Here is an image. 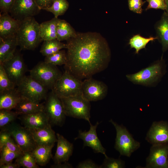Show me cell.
<instances>
[{"mask_svg":"<svg viewBox=\"0 0 168 168\" xmlns=\"http://www.w3.org/2000/svg\"><path fill=\"white\" fill-rule=\"evenodd\" d=\"M65 70L82 80L92 77L108 67L111 54L105 39L96 32H77L67 40Z\"/></svg>","mask_w":168,"mask_h":168,"instance_id":"1","label":"cell"},{"mask_svg":"<svg viewBox=\"0 0 168 168\" xmlns=\"http://www.w3.org/2000/svg\"><path fill=\"white\" fill-rule=\"evenodd\" d=\"M18 46L23 50H34L43 41L40 33V24L34 17L21 21L16 35Z\"/></svg>","mask_w":168,"mask_h":168,"instance_id":"2","label":"cell"},{"mask_svg":"<svg viewBox=\"0 0 168 168\" xmlns=\"http://www.w3.org/2000/svg\"><path fill=\"white\" fill-rule=\"evenodd\" d=\"M163 68L162 61L158 60L135 73L126 75V77L134 84L146 86H154L162 76Z\"/></svg>","mask_w":168,"mask_h":168,"instance_id":"3","label":"cell"},{"mask_svg":"<svg viewBox=\"0 0 168 168\" xmlns=\"http://www.w3.org/2000/svg\"><path fill=\"white\" fill-rule=\"evenodd\" d=\"M60 99L66 116L84 119L91 123L90 102L82 94Z\"/></svg>","mask_w":168,"mask_h":168,"instance_id":"4","label":"cell"},{"mask_svg":"<svg viewBox=\"0 0 168 168\" xmlns=\"http://www.w3.org/2000/svg\"><path fill=\"white\" fill-rule=\"evenodd\" d=\"M29 71L32 78L51 90L63 74L57 66L44 61L39 63Z\"/></svg>","mask_w":168,"mask_h":168,"instance_id":"5","label":"cell"},{"mask_svg":"<svg viewBox=\"0 0 168 168\" xmlns=\"http://www.w3.org/2000/svg\"><path fill=\"white\" fill-rule=\"evenodd\" d=\"M82 82L81 80L65 70L52 90L60 98L81 94Z\"/></svg>","mask_w":168,"mask_h":168,"instance_id":"6","label":"cell"},{"mask_svg":"<svg viewBox=\"0 0 168 168\" xmlns=\"http://www.w3.org/2000/svg\"><path fill=\"white\" fill-rule=\"evenodd\" d=\"M16 88L23 98L34 102L40 103L48 95V89L30 75H25Z\"/></svg>","mask_w":168,"mask_h":168,"instance_id":"7","label":"cell"},{"mask_svg":"<svg viewBox=\"0 0 168 168\" xmlns=\"http://www.w3.org/2000/svg\"><path fill=\"white\" fill-rule=\"evenodd\" d=\"M109 122L114 125L116 131L115 148L121 155L129 157L139 147L140 143L134 140L125 127L119 125L112 119Z\"/></svg>","mask_w":168,"mask_h":168,"instance_id":"8","label":"cell"},{"mask_svg":"<svg viewBox=\"0 0 168 168\" xmlns=\"http://www.w3.org/2000/svg\"><path fill=\"white\" fill-rule=\"evenodd\" d=\"M8 132L23 152H31L37 146L29 129L13 122L4 129Z\"/></svg>","mask_w":168,"mask_h":168,"instance_id":"9","label":"cell"},{"mask_svg":"<svg viewBox=\"0 0 168 168\" xmlns=\"http://www.w3.org/2000/svg\"><path fill=\"white\" fill-rule=\"evenodd\" d=\"M46 100L44 111L48 117L50 124L62 126L66 115L61 99L51 90Z\"/></svg>","mask_w":168,"mask_h":168,"instance_id":"10","label":"cell"},{"mask_svg":"<svg viewBox=\"0 0 168 168\" xmlns=\"http://www.w3.org/2000/svg\"><path fill=\"white\" fill-rule=\"evenodd\" d=\"M108 91L107 86L105 83L91 77L85 79L82 82V94L90 102L104 99L106 96Z\"/></svg>","mask_w":168,"mask_h":168,"instance_id":"11","label":"cell"},{"mask_svg":"<svg viewBox=\"0 0 168 168\" xmlns=\"http://www.w3.org/2000/svg\"><path fill=\"white\" fill-rule=\"evenodd\" d=\"M1 64L10 80L17 86L25 76L27 69L21 54L15 53L12 58Z\"/></svg>","mask_w":168,"mask_h":168,"instance_id":"12","label":"cell"},{"mask_svg":"<svg viewBox=\"0 0 168 168\" xmlns=\"http://www.w3.org/2000/svg\"><path fill=\"white\" fill-rule=\"evenodd\" d=\"M40 10L35 0H15L9 13L13 18L21 21L36 15Z\"/></svg>","mask_w":168,"mask_h":168,"instance_id":"13","label":"cell"},{"mask_svg":"<svg viewBox=\"0 0 168 168\" xmlns=\"http://www.w3.org/2000/svg\"><path fill=\"white\" fill-rule=\"evenodd\" d=\"M168 144L152 145L146 159V168H168Z\"/></svg>","mask_w":168,"mask_h":168,"instance_id":"14","label":"cell"},{"mask_svg":"<svg viewBox=\"0 0 168 168\" xmlns=\"http://www.w3.org/2000/svg\"><path fill=\"white\" fill-rule=\"evenodd\" d=\"M89 124L90 128L89 131H83L79 130L78 135L74 138V140L82 139L83 142V147H89L93 150L94 152L101 153L104 155L105 157H107L106 154V149L103 146L97 135L96 128L99 124V122H97L94 125H93L91 123Z\"/></svg>","mask_w":168,"mask_h":168,"instance_id":"15","label":"cell"},{"mask_svg":"<svg viewBox=\"0 0 168 168\" xmlns=\"http://www.w3.org/2000/svg\"><path fill=\"white\" fill-rule=\"evenodd\" d=\"M146 140L152 145L168 143V123L164 121L154 122Z\"/></svg>","mask_w":168,"mask_h":168,"instance_id":"16","label":"cell"},{"mask_svg":"<svg viewBox=\"0 0 168 168\" xmlns=\"http://www.w3.org/2000/svg\"><path fill=\"white\" fill-rule=\"evenodd\" d=\"M20 115L19 119L24 127L29 130L42 128L50 124L44 111Z\"/></svg>","mask_w":168,"mask_h":168,"instance_id":"17","label":"cell"},{"mask_svg":"<svg viewBox=\"0 0 168 168\" xmlns=\"http://www.w3.org/2000/svg\"><path fill=\"white\" fill-rule=\"evenodd\" d=\"M56 135L57 141L56 150L53 158L54 163L67 162L72 155L73 145L62 135L59 133Z\"/></svg>","mask_w":168,"mask_h":168,"instance_id":"18","label":"cell"},{"mask_svg":"<svg viewBox=\"0 0 168 168\" xmlns=\"http://www.w3.org/2000/svg\"><path fill=\"white\" fill-rule=\"evenodd\" d=\"M21 22L9 13H0V38H5L16 35Z\"/></svg>","mask_w":168,"mask_h":168,"instance_id":"19","label":"cell"},{"mask_svg":"<svg viewBox=\"0 0 168 168\" xmlns=\"http://www.w3.org/2000/svg\"><path fill=\"white\" fill-rule=\"evenodd\" d=\"M30 130L37 145H54L57 142L56 135L50 124L42 128Z\"/></svg>","mask_w":168,"mask_h":168,"instance_id":"20","label":"cell"},{"mask_svg":"<svg viewBox=\"0 0 168 168\" xmlns=\"http://www.w3.org/2000/svg\"><path fill=\"white\" fill-rule=\"evenodd\" d=\"M22 98L16 87L0 92V110L14 109Z\"/></svg>","mask_w":168,"mask_h":168,"instance_id":"21","label":"cell"},{"mask_svg":"<svg viewBox=\"0 0 168 168\" xmlns=\"http://www.w3.org/2000/svg\"><path fill=\"white\" fill-rule=\"evenodd\" d=\"M17 46L16 35L5 38H0V64L14 56Z\"/></svg>","mask_w":168,"mask_h":168,"instance_id":"22","label":"cell"},{"mask_svg":"<svg viewBox=\"0 0 168 168\" xmlns=\"http://www.w3.org/2000/svg\"><path fill=\"white\" fill-rule=\"evenodd\" d=\"M156 37L161 43L163 52L168 49V13L165 11L155 25Z\"/></svg>","mask_w":168,"mask_h":168,"instance_id":"23","label":"cell"},{"mask_svg":"<svg viewBox=\"0 0 168 168\" xmlns=\"http://www.w3.org/2000/svg\"><path fill=\"white\" fill-rule=\"evenodd\" d=\"M59 19L54 17L40 24V35L43 41L56 39L57 26Z\"/></svg>","mask_w":168,"mask_h":168,"instance_id":"24","label":"cell"},{"mask_svg":"<svg viewBox=\"0 0 168 168\" xmlns=\"http://www.w3.org/2000/svg\"><path fill=\"white\" fill-rule=\"evenodd\" d=\"M14 109L19 115L30 114L44 111V105L23 98Z\"/></svg>","mask_w":168,"mask_h":168,"instance_id":"25","label":"cell"},{"mask_svg":"<svg viewBox=\"0 0 168 168\" xmlns=\"http://www.w3.org/2000/svg\"><path fill=\"white\" fill-rule=\"evenodd\" d=\"M54 145H37L31 152L38 165L44 166L49 162L52 157V150Z\"/></svg>","mask_w":168,"mask_h":168,"instance_id":"26","label":"cell"},{"mask_svg":"<svg viewBox=\"0 0 168 168\" xmlns=\"http://www.w3.org/2000/svg\"><path fill=\"white\" fill-rule=\"evenodd\" d=\"M77 33L66 21L59 19L57 28V40L60 41L64 40L67 41L75 37Z\"/></svg>","mask_w":168,"mask_h":168,"instance_id":"27","label":"cell"},{"mask_svg":"<svg viewBox=\"0 0 168 168\" xmlns=\"http://www.w3.org/2000/svg\"><path fill=\"white\" fill-rule=\"evenodd\" d=\"M63 49H67V44L57 39L44 41L40 52L44 56L54 54Z\"/></svg>","mask_w":168,"mask_h":168,"instance_id":"28","label":"cell"},{"mask_svg":"<svg viewBox=\"0 0 168 168\" xmlns=\"http://www.w3.org/2000/svg\"><path fill=\"white\" fill-rule=\"evenodd\" d=\"M5 145L9 150L22 155L23 152L12 138L10 133L5 130H1L0 133V147Z\"/></svg>","mask_w":168,"mask_h":168,"instance_id":"29","label":"cell"},{"mask_svg":"<svg viewBox=\"0 0 168 168\" xmlns=\"http://www.w3.org/2000/svg\"><path fill=\"white\" fill-rule=\"evenodd\" d=\"M156 39H157L156 37L146 38L138 34L133 36L129 40V44L131 48L135 49L136 53L138 54L140 50L145 48L149 42Z\"/></svg>","mask_w":168,"mask_h":168,"instance_id":"30","label":"cell"},{"mask_svg":"<svg viewBox=\"0 0 168 168\" xmlns=\"http://www.w3.org/2000/svg\"><path fill=\"white\" fill-rule=\"evenodd\" d=\"M69 4L67 0H54L52 5L44 9L52 13L55 17L64 14L68 8Z\"/></svg>","mask_w":168,"mask_h":168,"instance_id":"31","label":"cell"},{"mask_svg":"<svg viewBox=\"0 0 168 168\" xmlns=\"http://www.w3.org/2000/svg\"><path fill=\"white\" fill-rule=\"evenodd\" d=\"M67 54L65 50H60L45 56L44 61L56 66L65 65L67 62Z\"/></svg>","mask_w":168,"mask_h":168,"instance_id":"32","label":"cell"},{"mask_svg":"<svg viewBox=\"0 0 168 168\" xmlns=\"http://www.w3.org/2000/svg\"><path fill=\"white\" fill-rule=\"evenodd\" d=\"M16 159V163L20 167L26 168H39L31 152H24L22 155Z\"/></svg>","mask_w":168,"mask_h":168,"instance_id":"33","label":"cell"},{"mask_svg":"<svg viewBox=\"0 0 168 168\" xmlns=\"http://www.w3.org/2000/svg\"><path fill=\"white\" fill-rule=\"evenodd\" d=\"M19 115L11 110H0V128L2 130L13 122Z\"/></svg>","mask_w":168,"mask_h":168,"instance_id":"34","label":"cell"},{"mask_svg":"<svg viewBox=\"0 0 168 168\" xmlns=\"http://www.w3.org/2000/svg\"><path fill=\"white\" fill-rule=\"evenodd\" d=\"M0 166L12 162L22 155L11 151L5 145L0 147Z\"/></svg>","mask_w":168,"mask_h":168,"instance_id":"35","label":"cell"},{"mask_svg":"<svg viewBox=\"0 0 168 168\" xmlns=\"http://www.w3.org/2000/svg\"><path fill=\"white\" fill-rule=\"evenodd\" d=\"M16 86L8 76L2 65L0 64V92Z\"/></svg>","mask_w":168,"mask_h":168,"instance_id":"36","label":"cell"},{"mask_svg":"<svg viewBox=\"0 0 168 168\" xmlns=\"http://www.w3.org/2000/svg\"><path fill=\"white\" fill-rule=\"evenodd\" d=\"M124 162L119 158L105 157L100 168H123L125 167Z\"/></svg>","mask_w":168,"mask_h":168,"instance_id":"37","label":"cell"},{"mask_svg":"<svg viewBox=\"0 0 168 168\" xmlns=\"http://www.w3.org/2000/svg\"><path fill=\"white\" fill-rule=\"evenodd\" d=\"M145 2V1L142 0H128L129 10L138 14H141L142 12V7Z\"/></svg>","mask_w":168,"mask_h":168,"instance_id":"38","label":"cell"},{"mask_svg":"<svg viewBox=\"0 0 168 168\" xmlns=\"http://www.w3.org/2000/svg\"><path fill=\"white\" fill-rule=\"evenodd\" d=\"M148 5L146 10L150 9L165 10L166 8L165 0H146Z\"/></svg>","mask_w":168,"mask_h":168,"instance_id":"39","label":"cell"},{"mask_svg":"<svg viewBox=\"0 0 168 168\" xmlns=\"http://www.w3.org/2000/svg\"><path fill=\"white\" fill-rule=\"evenodd\" d=\"M15 0H0V13H9Z\"/></svg>","mask_w":168,"mask_h":168,"instance_id":"40","label":"cell"},{"mask_svg":"<svg viewBox=\"0 0 168 168\" xmlns=\"http://www.w3.org/2000/svg\"><path fill=\"white\" fill-rule=\"evenodd\" d=\"M77 168H100V165L96 164L92 160L86 159L80 162Z\"/></svg>","mask_w":168,"mask_h":168,"instance_id":"41","label":"cell"},{"mask_svg":"<svg viewBox=\"0 0 168 168\" xmlns=\"http://www.w3.org/2000/svg\"><path fill=\"white\" fill-rule=\"evenodd\" d=\"M54 0H35L40 10L44 9L50 7Z\"/></svg>","mask_w":168,"mask_h":168,"instance_id":"42","label":"cell"},{"mask_svg":"<svg viewBox=\"0 0 168 168\" xmlns=\"http://www.w3.org/2000/svg\"><path fill=\"white\" fill-rule=\"evenodd\" d=\"M51 168H72L73 166L71 164L67 162L60 163L54 164L51 166Z\"/></svg>","mask_w":168,"mask_h":168,"instance_id":"43","label":"cell"},{"mask_svg":"<svg viewBox=\"0 0 168 168\" xmlns=\"http://www.w3.org/2000/svg\"><path fill=\"white\" fill-rule=\"evenodd\" d=\"M20 166L17 163L9 162L5 164L0 166V168H18Z\"/></svg>","mask_w":168,"mask_h":168,"instance_id":"44","label":"cell"},{"mask_svg":"<svg viewBox=\"0 0 168 168\" xmlns=\"http://www.w3.org/2000/svg\"><path fill=\"white\" fill-rule=\"evenodd\" d=\"M166 6V12L168 13V0H165Z\"/></svg>","mask_w":168,"mask_h":168,"instance_id":"45","label":"cell"},{"mask_svg":"<svg viewBox=\"0 0 168 168\" xmlns=\"http://www.w3.org/2000/svg\"><path fill=\"white\" fill-rule=\"evenodd\" d=\"M167 164H168V161H167Z\"/></svg>","mask_w":168,"mask_h":168,"instance_id":"46","label":"cell"}]
</instances>
